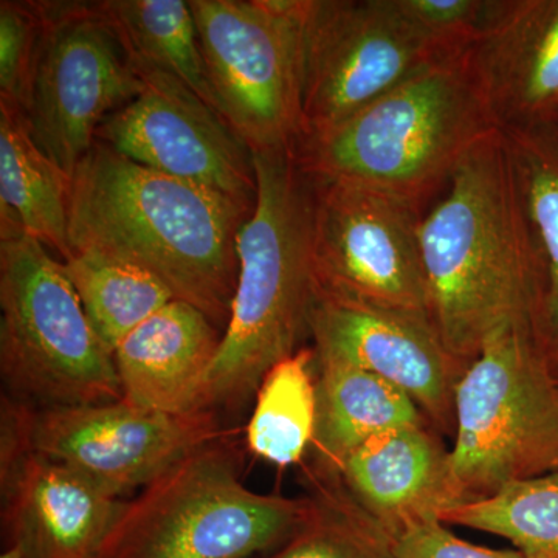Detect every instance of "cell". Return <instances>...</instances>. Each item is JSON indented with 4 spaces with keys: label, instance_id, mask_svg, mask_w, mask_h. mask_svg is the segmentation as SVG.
<instances>
[{
    "label": "cell",
    "instance_id": "6da1fadb",
    "mask_svg": "<svg viewBox=\"0 0 558 558\" xmlns=\"http://www.w3.org/2000/svg\"><path fill=\"white\" fill-rule=\"evenodd\" d=\"M253 209L142 167L97 140L72 175L70 253L148 271L226 332L240 271L238 236Z\"/></svg>",
    "mask_w": 558,
    "mask_h": 558
},
{
    "label": "cell",
    "instance_id": "7a4b0ae2",
    "mask_svg": "<svg viewBox=\"0 0 558 558\" xmlns=\"http://www.w3.org/2000/svg\"><path fill=\"white\" fill-rule=\"evenodd\" d=\"M444 190L421 226L428 315L444 344L470 365L506 330L539 340L542 263L501 130L465 154Z\"/></svg>",
    "mask_w": 558,
    "mask_h": 558
},
{
    "label": "cell",
    "instance_id": "3957f363",
    "mask_svg": "<svg viewBox=\"0 0 558 558\" xmlns=\"http://www.w3.org/2000/svg\"><path fill=\"white\" fill-rule=\"evenodd\" d=\"M256 202L238 236L236 292L202 410L240 411L271 366L311 340L314 179L293 148L253 153Z\"/></svg>",
    "mask_w": 558,
    "mask_h": 558
},
{
    "label": "cell",
    "instance_id": "277c9868",
    "mask_svg": "<svg viewBox=\"0 0 558 558\" xmlns=\"http://www.w3.org/2000/svg\"><path fill=\"white\" fill-rule=\"evenodd\" d=\"M465 50L442 54L337 126L301 138L293 148L300 167L424 208L465 154L499 130Z\"/></svg>",
    "mask_w": 558,
    "mask_h": 558
},
{
    "label": "cell",
    "instance_id": "5b68a950",
    "mask_svg": "<svg viewBox=\"0 0 558 558\" xmlns=\"http://www.w3.org/2000/svg\"><path fill=\"white\" fill-rule=\"evenodd\" d=\"M310 512V498L258 494L226 438L194 450L130 501L97 558H264Z\"/></svg>",
    "mask_w": 558,
    "mask_h": 558
},
{
    "label": "cell",
    "instance_id": "8992f818",
    "mask_svg": "<svg viewBox=\"0 0 558 558\" xmlns=\"http://www.w3.org/2000/svg\"><path fill=\"white\" fill-rule=\"evenodd\" d=\"M3 398L31 409L121 400L113 354L92 328L64 264L35 238L0 240Z\"/></svg>",
    "mask_w": 558,
    "mask_h": 558
},
{
    "label": "cell",
    "instance_id": "52a82bcc",
    "mask_svg": "<svg viewBox=\"0 0 558 558\" xmlns=\"http://www.w3.org/2000/svg\"><path fill=\"white\" fill-rule=\"evenodd\" d=\"M450 464L465 502L558 470V381L531 330L499 333L462 374Z\"/></svg>",
    "mask_w": 558,
    "mask_h": 558
},
{
    "label": "cell",
    "instance_id": "ba28073f",
    "mask_svg": "<svg viewBox=\"0 0 558 558\" xmlns=\"http://www.w3.org/2000/svg\"><path fill=\"white\" fill-rule=\"evenodd\" d=\"M219 116L253 153L303 134V0H190Z\"/></svg>",
    "mask_w": 558,
    "mask_h": 558
},
{
    "label": "cell",
    "instance_id": "9c48e42d",
    "mask_svg": "<svg viewBox=\"0 0 558 558\" xmlns=\"http://www.w3.org/2000/svg\"><path fill=\"white\" fill-rule=\"evenodd\" d=\"M218 413H157L123 399L97 405L31 409L2 399L0 451H31L75 470L123 499L194 450L223 439Z\"/></svg>",
    "mask_w": 558,
    "mask_h": 558
},
{
    "label": "cell",
    "instance_id": "30bf717a",
    "mask_svg": "<svg viewBox=\"0 0 558 558\" xmlns=\"http://www.w3.org/2000/svg\"><path fill=\"white\" fill-rule=\"evenodd\" d=\"M43 10L24 113L36 145L72 179L102 123L137 97L143 81L100 2H43Z\"/></svg>",
    "mask_w": 558,
    "mask_h": 558
},
{
    "label": "cell",
    "instance_id": "8fae6325",
    "mask_svg": "<svg viewBox=\"0 0 558 558\" xmlns=\"http://www.w3.org/2000/svg\"><path fill=\"white\" fill-rule=\"evenodd\" d=\"M301 49V138L337 126L451 53L410 20L399 0H303Z\"/></svg>",
    "mask_w": 558,
    "mask_h": 558
},
{
    "label": "cell",
    "instance_id": "7c38bea8",
    "mask_svg": "<svg viewBox=\"0 0 558 558\" xmlns=\"http://www.w3.org/2000/svg\"><path fill=\"white\" fill-rule=\"evenodd\" d=\"M422 219V207L385 191L314 179L312 263L317 290L428 314Z\"/></svg>",
    "mask_w": 558,
    "mask_h": 558
},
{
    "label": "cell",
    "instance_id": "4fadbf2b",
    "mask_svg": "<svg viewBox=\"0 0 558 558\" xmlns=\"http://www.w3.org/2000/svg\"><path fill=\"white\" fill-rule=\"evenodd\" d=\"M134 61L142 92L102 123L98 142L149 170L255 205V165L247 145L182 81Z\"/></svg>",
    "mask_w": 558,
    "mask_h": 558
},
{
    "label": "cell",
    "instance_id": "5bb4252c",
    "mask_svg": "<svg viewBox=\"0 0 558 558\" xmlns=\"http://www.w3.org/2000/svg\"><path fill=\"white\" fill-rule=\"evenodd\" d=\"M311 340L317 362L380 377L409 396L436 432L453 438L457 388L469 365L446 348L428 314L317 290Z\"/></svg>",
    "mask_w": 558,
    "mask_h": 558
},
{
    "label": "cell",
    "instance_id": "9a60e30c",
    "mask_svg": "<svg viewBox=\"0 0 558 558\" xmlns=\"http://www.w3.org/2000/svg\"><path fill=\"white\" fill-rule=\"evenodd\" d=\"M0 483L3 537L22 558H97L124 506L31 451H0Z\"/></svg>",
    "mask_w": 558,
    "mask_h": 558
},
{
    "label": "cell",
    "instance_id": "2e32d148",
    "mask_svg": "<svg viewBox=\"0 0 558 558\" xmlns=\"http://www.w3.org/2000/svg\"><path fill=\"white\" fill-rule=\"evenodd\" d=\"M465 58L499 130L558 109V0H494Z\"/></svg>",
    "mask_w": 558,
    "mask_h": 558
},
{
    "label": "cell",
    "instance_id": "e0dca14e",
    "mask_svg": "<svg viewBox=\"0 0 558 558\" xmlns=\"http://www.w3.org/2000/svg\"><path fill=\"white\" fill-rule=\"evenodd\" d=\"M440 436L429 424L389 429L360 446L341 469L349 494L396 542L465 502Z\"/></svg>",
    "mask_w": 558,
    "mask_h": 558
},
{
    "label": "cell",
    "instance_id": "ac0fdd59",
    "mask_svg": "<svg viewBox=\"0 0 558 558\" xmlns=\"http://www.w3.org/2000/svg\"><path fill=\"white\" fill-rule=\"evenodd\" d=\"M223 330L197 307L172 300L132 330L116 351L124 402L157 413H199Z\"/></svg>",
    "mask_w": 558,
    "mask_h": 558
},
{
    "label": "cell",
    "instance_id": "d6986e66",
    "mask_svg": "<svg viewBox=\"0 0 558 558\" xmlns=\"http://www.w3.org/2000/svg\"><path fill=\"white\" fill-rule=\"evenodd\" d=\"M317 424L312 475L340 476L347 459L381 433L429 424L416 403L355 366L317 362Z\"/></svg>",
    "mask_w": 558,
    "mask_h": 558
},
{
    "label": "cell",
    "instance_id": "ffe728a7",
    "mask_svg": "<svg viewBox=\"0 0 558 558\" xmlns=\"http://www.w3.org/2000/svg\"><path fill=\"white\" fill-rule=\"evenodd\" d=\"M70 190L72 179L36 145L24 110L0 101V240L27 234L68 263Z\"/></svg>",
    "mask_w": 558,
    "mask_h": 558
},
{
    "label": "cell",
    "instance_id": "44dd1931",
    "mask_svg": "<svg viewBox=\"0 0 558 558\" xmlns=\"http://www.w3.org/2000/svg\"><path fill=\"white\" fill-rule=\"evenodd\" d=\"M501 131L542 263L539 340L550 354L558 349V124L543 121Z\"/></svg>",
    "mask_w": 558,
    "mask_h": 558
},
{
    "label": "cell",
    "instance_id": "7402d4cb",
    "mask_svg": "<svg viewBox=\"0 0 558 558\" xmlns=\"http://www.w3.org/2000/svg\"><path fill=\"white\" fill-rule=\"evenodd\" d=\"M317 424V365L303 347L271 366L260 381L245 428L248 450L278 465L300 464L311 451Z\"/></svg>",
    "mask_w": 558,
    "mask_h": 558
},
{
    "label": "cell",
    "instance_id": "603a6c76",
    "mask_svg": "<svg viewBox=\"0 0 558 558\" xmlns=\"http://www.w3.org/2000/svg\"><path fill=\"white\" fill-rule=\"evenodd\" d=\"M100 7L137 60L171 73L218 112L189 2L102 0Z\"/></svg>",
    "mask_w": 558,
    "mask_h": 558
},
{
    "label": "cell",
    "instance_id": "cb8c5ba5",
    "mask_svg": "<svg viewBox=\"0 0 558 558\" xmlns=\"http://www.w3.org/2000/svg\"><path fill=\"white\" fill-rule=\"evenodd\" d=\"M440 521L509 539L526 558H558V470L451 508Z\"/></svg>",
    "mask_w": 558,
    "mask_h": 558
},
{
    "label": "cell",
    "instance_id": "d4e9b609",
    "mask_svg": "<svg viewBox=\"0 0 558 558\" xmlns=\"http://www.w3.org/2000/svg\"><path fill=\"white\" fill-rule=\"evenodd\" d=\"M306 520L274 554L264 558H395L389 537L352 498L340 476L310 473Z\"/></svg>",
    "mask_w": 558,
    "mask_h": 558
},
{
    "label": "cell",
    "instance_id": "484cf974",
    "mask_svg": "<svg viewBox=\"0 0 558 558\" xmlns=\"http://www.w3.org/2000/svg\"><path fill=\"white\" fill-rule=\"evenodd\" d=\"M62 264L92 328L112 354L132 330L175 300L163 282L137 267L83 256Z\"/></svg>",
    "mask_w": 558,
    "mask_h": 558
},
{
    "label": "cell",
    "instance_id": "4316f807",
    "mask_svg": "<svg viewBox=\"0 0 558 558\" xmlns=\"http://www.w3.org/2000/svg\"><path fill=\"white\" fill-rule=\"evenodd\" d=\"M44 25L43 2H0V101L24 110Z\"/></svg>",
    "mask_w": 558,
    "mask_h": 558
},
{
    "label": "cell",
    "instance_id": "83f0119b",
    "mask_svg": "<svg viewBox=\"0 0 558 558\" xmlns=\"http://www.w3.org/2000/svg\"><path fill=\"white\" fill-rule=\"evenodd\" d=\"M411 21L442 49L465 50L483 31L494 0H399Z\"/></svg>",
    "mask_w": 558,
    "mask_h": 558
},
{
    "label": "cell",
    "instance_id": "f1b7e54d",
    "mask_svg": "<svg viewBox=\"0 0 558 558\" xmlns=\"http://www.w3.org/2000/svg\"><path fill=\"white\" fill-rule=\"evenodd\" d=\"M440 521L411 529L396 542L395 558H526L519 550L483 548L458 537Z\"/></svg>",
    "mask_w": 558,
    "mask_h": 558
},
{
    "label": "cell",
    "instance_id": "f546056e",
    "mask_svg": "<svg viewBox=\"0 0 558 558\" xmlns=\"http://www.w3.org/2000/svg\"><path fill=\"white\" fill-rule=\"evenodd\" d=\"M548 359L550 371H553L554 377H556V380L558 381V349L557 351L550 352V354H548Z\"/></svg>",
    "mask_w": 558,
    "mask_h": 558
},
{
    "label": "cell",
    "instance_id": "4dcf8cb0",
    "mask_svg": "<svg viewBox=\"0 0 558 558\" xmlns=\"http://www.w3.org/2000/svg\"><path fill=\"white\" fill-rule=\"evenodd\" d=\"M0 558H22V557H21V554L17 553L16 549L5 548V550H3L2 556H0Z\"/></svg>",
    "mask_w": 558,
    "mask_h": 558
},
{
    "label": "cell",
    "instance_id": "1f68e13d",
    "mask_svg": "<svg viewBox=\"0 0 558 558\" xmlns=\"http://www.w3.org/2000/svg\"><path fill=\"white\" fill-rule=\"evenodd\" d=\"M550 121H554V123L558 124V109H557V112L554 113V117H553V119H550Z\"/></svg>",
    "mask_w": 558,
    "mask_h": 558
}]
</instances>
